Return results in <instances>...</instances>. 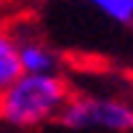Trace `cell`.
I'll list each match as a JSON object with an SVG mask.
<instances>
[{
	"label": "cell",
	"instance_id": "3957f363",
	"mask_svg": "<svg viewBox=\"0 0 133 133\" xmlns=\"http://www.w3.org/2000/svg\"><path fill=\"white\" fill-rule=\"evenodd\" d=\"M19 43V59L21 69L27 75H51L59 72V53L53 51L43 37L37 35H16Z\"/></svg>",
	"mask_w": 133,
	"mask_h": 133
},
{
	"label": "cell",
	"instance_id": "8992f818",
	"mask_svg": "<svg viewBox=\"0 0 133 133\" xmlns=\"http://www.w3.org/2000/svg\"><path fill=\"white\" fill-rule=\"evenodd\" d=\"M16 3H21V0H0V5H16Z\"/></svg>",
	"mask_w": 133,
	"mask_h": 133
},
{
	"label": "cell",
	"instance_id": "5b68a950",
	"mask_svg": "<svg viewBox=\"0 0 133 133\" xmlns=\"http://www.w3.org/2000/svg\"><path fill=\"white\" fill-rule=\"evenodd\" d=\"M104 19L120 27H133V0H85Z\"/></svg>",
	"mask_w": 133,
	"mask_h": 133
},
{
	"label": "cell",
	"instance_id": "6da1fadb",
	"mask_svg": "<svg viewBox=\"0 0 133 133\" xmlns=\"http://www.w3.org/2000/svg\"><path fill=\"white\" fill-rule=\"evenodd\" d=\"M69 83L59 72L51 75H21L0 96V120L14 128H35L59 120L69 101Z\"/></svg>",
	"mask_w": 133,
	"mask_h": 133
},
{
	"label": "cell",
	"instance_id": "7a4b0ae2",
	"mask_svg": "<svg viewBox=\"0 0 133 133\" xmlns=\"http://www.w3.org/2000/svg\"><path fill=\"white\" fill-rule=\"evenodd\" d=\"M59 123L69 130H109V133H133V104L120 96H93L77 93L64 104Z\"/></svg>",
	"mask_w": 133,
	"mask_h": 133
},
{
	"label": "cell",
	"instance_id": "277c9868",
	"mask_svg": "<svg viewBox=\"0 0 133 133\" xmlns=\"http://www.w3.org/2000/svg\"><path fill=\"white\" fill-rule=\"evenodd\" d=\"M24 75L19 59V43L16 35L0 27V96H3L19 77Z\"/></svg>",
	"mask_w": 133,
	"mask_h": 133
},
{
	"label": "cell",
	"instance_id": "52a82bcc",
	"mask_svg": "<svg viewBox=\"0 0 133 133\" xmlns=\"http://www.w3.org/2000/svg\"><path fill=\"white\" fill-rule=\"evenodd\" d=\"M130 75H133V66H130Z\"/></svg>",
	"mask_w": 133,
	"mask_h": 133
}]
</instances>
